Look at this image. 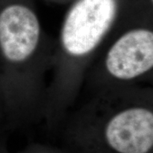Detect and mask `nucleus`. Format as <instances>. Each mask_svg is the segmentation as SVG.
Instances as JSON below:
<instances>
[{"label": "nucleus", "mask_w": 153, "mask_h": 153, "mask_svg": "<svg viewBox=\"0 0 153 153\" xmlns=\"http://www.w3.org/2000/svg\"><path fill=\"white\" fill-rule=\"evenodd\" d=\"M54 44L27 2L11 0L1 7L0 82L12 120L44 119Z\"/></svg>", "instance_id": "f257e3e1"}, {"label": "nucleus", "mask_w": 153, "mask_h": 153, "mask_svg": "<svg viewBox=\"0 0 153 153\" xmlns=\"http://www.w3.org/2000/svg\"><path fill=\"white\" fill-rule=\"evenodd\" d=\"M121 0H74L55 38L44 119L59 123L75 103L89 66L118 28Z\"/></svg>", "instance_id": "f03ea898"}, {"label": "nucleus", "mask_w": 153, "mask_h": 153, "mask_svg": "<svg viewBox=\"0 0 153 153\" xmlns=\"http://www.w3.org/2000/svg\"><path fill=\"white\" fill-rule=\"evenodd\" d=\"M152 23L119 25L88 67L78 96L111 88L152 85Z\"/></svg>", "instance_id": "7ed1b4c3"}, {"label": "nucleus", "mask_w": 153, "mask_h": 153, "mask_svg": "<svg viewBox=\"0 0 153 153\" xmlns=\"http://www.w3.org/2000/svg\"><path fill=\"white\" fill-rule=\"evenodd\" d=\"M1 116H7L8 117V111H7V105H6L4 94L2 84L0 82V117Z\"/></svg>", "instance_id": "20e7f679"}, {"label": "nucleus", "mask_w": 153, "mask_h": 153, "mask_svg": "<svg viewBox=\"0 0 153 153\" xmlns=\"http://www.w3.org/2000/svg\"><path fill=\"white\" fill-rule=\"evenodd\" d=\"M30 153H52V152H47V151H34V152H32Z\"/></svg>", "instance_id": "39448f33"}]
</instances>
